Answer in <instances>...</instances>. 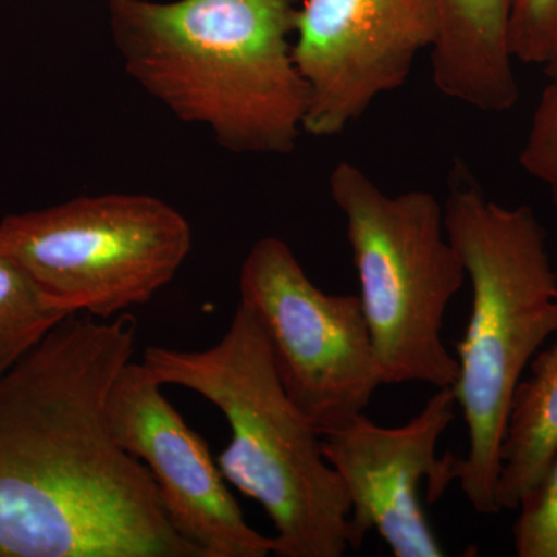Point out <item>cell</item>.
<instances>
[{
    "label": "cell",
    "instance_id": "6da1fadb",
    "mask_svg": "<svg viewBox=\"0 0 557 557\" xmlns=\"http://www.w3.org/2000/svg\"><path fill=\"white\" fill-rule=\"evenodd\" d=\"M137 330L72 314L0 380V557H201L110 429Z\"/></svg>",
    "mask_w": 557,
    "mask_h": 557
},
{
    "label": "cell",
    "instance_id": "7a4b0ae2",
    "mask_svg": "<svg viewBox=\"0 0 557 557\" xmlns=\"http://www.w3.org/2000/svg\"><path fill=\"white\" fill-rule=\"evenodd\" d=\"M302 0H109L124 70L220 148L292 153L304 132L306 84L293 58Z\"/></svg>",
    "mask_w": 557,
    "mask_h": 557
},
{
    "label": "cell",
    "instance_id": "3957f363",
    "mask_svg": "<svg viewBox=\"0 0 557 557\" xmlns=\"http://www.w3.org/2000/svg\"><path fill=\"white\" fill-rule=\"evenodd\" d=\"M448 188L446 233L471 284V313L457 346L453 387L468 450L453 456L450 475L478 515L494 516L502 512V445L516 388L557 335V274L533 208L491 200L460 160Z\"/></svg>",
    "mask_w": 557,
    "mask_h": 557
},
{
    "label": "cell",
    "instance_id": "277c9868",
    "mask_svg": "<svg viewBox=\"0 0 557 557\" xmlns=\"http://www.w3.org/2000/svg\"><path fill=\"white\" fill-rule=\"evenodd\" d=\"M143 362L163 386L196 392L230 424L218 457L226 482L258 502L273 523L277 557L350 552V502L322 453L321 432L282 386L263 330L239 302L225 335L207 350L149 347Z\"/></svg>",
    "mask_w": 557,
    "mask_h": 557
},
{
    "label": "cell",
    "instance_id": "5b68a950",
    "mask_svg": "<svg viewBox=\"0 0 557 557\" xmlns=\"http://www.w3.org/2000/svg\"><path fill=\"white\" fill-rule=\"evenodd\" d=\"M329 193L346 220L384 381L454 387L458 361L442 330L467 271L446 233L442 201L423 189L391 196L348 161L330 174Z\"/></svg>",
    "mask_w": 557,
    "mask_h": 557
},
{
    "label": "cell",
    "instance_id": "8992f818",
    "mask_svg": "<svg viewBox=\"0 0 557 557\" xmlns=\"http://www.w3.org/2000/svg\"><path fill=\"white\" fill-rule=\"evenodd\" d=\"M190 248L185 215L146 194L76 197L0 222V251L69 317L112 319L149 302Z\"/></svg>",
    "mask_w": 557,
    "mask_h": 557
},
{
    "label": "cell",
    "instance_id": "52a82bcc",
    "mask_svg": "<svg viewBox=\"0 0 557 557\" xmlns=\"http://www.w3.org/2000/svg\"><path fill=\"white\" fill-rule=\"evenodd\" d=\"M239 289L282 386L321 434L364 412L386 381L359 296L319 288L277 237L249 249Z\"/></svg>",
    "mask_w": 557,
    "mask_h": 557
},
{
    "label": "cell",
    "instance_id": "ba28073f",
    "mask_svg": "<svg viewBox=\"0 0 557 557\" xmlns=\"http://www.w3.org/2000/svg\"><path fill=\"white\" fill-rule=\"evenodd\" d=\"M438 28L435 0H302L293 58L307 90L304 132L343 134L401 89Z\"/></svg>",
    "mask_w": 557,
    "mask_h": 557
},
{
    "label": "cell",
    "instance_id": "9c48e42d",
    "mask_svg": "<svg viewBox=\"0 0 557 557\" xmlns=\"http://www.w3.org/2000/svg\"><path fill=\"white\" fill-rule=\"evenodd\" d=\"M457 409L454 388L443 387L403 426H380L362 412L322 432V453L350 502V549H361L375 531L395 557L446 555L421 504V485L426 482V502L435 504L454 483V454L438 457L437 448Z\"/></svg>",
    "mask_w": 557,
    "mask_h": 557
},
{
    "label": "cell",
    "instance_id": "30bf717a",
    "mask_svg": "<svg viewBox=\"0 0 557 557\" xmlns=\"http://www.w3.org/2000/svg\"><path fill=\"white\" fill-rule=\"evenodd\" d=\"M145 362L131 361L109 397L113 437L152 475L171 525L201 557H267L273 537L244 518L218 461L161 391Z\"/></svg>",
    "mask_w": 557,
    "mask_h": 557
},
{
    "label": "cell",
    "instance_id": "8fae6325",
    "mask_svg": "<svg viewBox=\"0 0 557 557\" xmlns=\"http://www.w3.org/2000/svg\"><path fill=\"white\" fill-rule=\"evenodd\" d=\"M438 38L431 51L440 94L480 112H507L519 100L509 47L511 0H435Z\"/></svg>",
    "mask_w": 557,
    "mask_h": 557
},
{
    "label": "cell",
    "instance_id": "7c38bea8",
    "mask_svg": "<svg viewBox=\"0 0 557 557\" xmlns=\"http://www.w3.org/2000/svg\"><path fill=\"white\" fill-rule=\"evenodd\" d=\"M527 370L516 388L502 445V511H516L557 458V339L542 348Z\"/></svg>",
    "mask_w": 557,
    "mask_h": 557
},
{
    "label": "cell",
    "instance_id": "4fadbf2b",
    "mask_svg": "<svg viewBox=\"0 0 557 557\" xmlns=\"http://www.w3.org/2000/svg\"><path fill=\"white\" fill-rule=\"evenodd\" d=\"M69 318L44 298L24 270L0 251V380Z\"/></svg>",
    "mask_w": 557,
    "mask_h": 557
},
{
    "label": "cell",
    "instance_id": "5bb4252c",
    "mask_svg": "<svg viewBox=\"0 0 557 557\" xmlns=\"http://www.w3.org/2000/svg\"><path fill=\"white\" fill-rule=\"evenodd\" d=\"M512 525L519 557H557V458L520 502Z\"/></svg>",
    "mask_w": 557,
    "mask_h": 557
},
{
    "label": "cell",
    "instance_id": "9a60e30c",
    "mask_svg": "<svg viewBox=\"0 0 557 557\" xmlns=\"http://www.w3.org/2000/svg\"><path fill=\"white\" fill-rule=\"evenodd\" d=\"M509 47L516 62L547 67L557 54V0H511Z\"/></svg>",
    "mask_w": 557,
    "mask_h": 557
},
{
    "label": "cell",
    "instance_id": "2e32d148",
    "mask_svg": "<svg viewBox=\"0 0 557 557\" xmlns=\"http://www.w3.org/2000/svg\"><path fill=\"white\" fill-rule=\"evenodd\" d=\"M548 79L531 119L519 161L528 175L547 186L557 207V73Z\"/></svg>",
    "mask_w": 557,
    "mask_h": 557
},
{
    "label": "cell",
    "instance_id": "e0dca14e",
    "mask_svg": "<svg viewBox=\"0 0 557 557\" xmlns=\"http://www.w3.org/2000/svg\"><path fill=\"white\" fill-rule=\"evenodd\" d=\"M545 70V73H547V76L549 75H556L557 73V54L555 57V60H553L552 62H549V64L547 65V67L544 69Z\"/></svg>",
    "mask_w": 557,
    "mask_h": 557
}]
</instances>
